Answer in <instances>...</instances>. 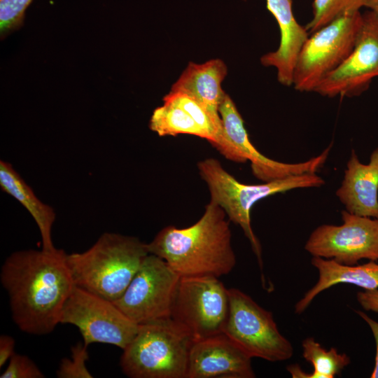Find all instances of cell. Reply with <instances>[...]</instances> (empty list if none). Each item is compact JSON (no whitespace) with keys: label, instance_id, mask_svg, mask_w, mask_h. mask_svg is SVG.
Segmentation results:
<instances>
[{"label":"cell","instance_id":"obj_8","mask_svg":"<svg viewBox=\"0 0 378 378\" xmlns=\"http://www.w3.org/2000/svg\"><path fill=\"white\" fill-rule=\"evenodd\" d=\"M228 312V289L218 278L181 277L171 318L193 342L223 333Z\"/></svg>","mask_w":378,"mask_h":378},{"label":"cell","instance_id":"obj_16","mask_svg":"<svg viewBox=\"0 0 378 378\" xmlns=\"http://www.w3.org/2000/svg\"><path fill=\"white\" fill-rule=\"evenodd\" d=\"M266 5L279 25L280 42L278 48L262 55L260 62L276 69L281 84L292 86L297 58L309 33L295 18L292 0H266Z\"/></svg>","mask_w":378,"mask_h":378},{"label":"cell","instance_id":"obj_15","mask_svg":"<svg viewBox=\"0 0 378 378\" xmlns=\"http://www.w3.org/2000/svg\"><path fill=\"white\" fill-rule=\"evenodd\" d=\"M251 359L223 332L192 342L186 378H253Z\"/></svg>","mask_w":378,"mask_h":378},{"label":"cell","instance_id":"obj_2","mask_svg":"<svg viewBox=\"0 0 378 378\" xmlns=\"http://www.w3.org/2000/svg\"><path fill=\"white\" fill-rule=\"evenodd\" d=\"M224 210L210 200L193 225H169L146 244L150 254L163 259L181 277L228 274L236 265L231 231Z\"/></svg>","mask_w":378,"mask_h":378},{"label":"cell","instance_id":"obj_23","mask_svg":"<svg viewBox=\"0 0 378 378\" xmlns=\"http://www.w3.org/2000/svg\"><path fill=\"white\" fill-rule=\"evenodd\" d=\"M163 102L174 104L187 111L209 135V142L214 146L217 141V130L210 115L196 100L182 92H169Z\"/></svg>","mask_w":378,"mask_h":378},{"label":"cell","instance_id":"obj_17","mask_svg":"<svg viewBox=\"0 0 378 378\" xmlns=\"http://www.w3.org/2000/svg\"><path fill=\"white\" fill-rule=\"evenodd\" d=\"M336 195L349 213L378 219V147L368 164L351 150Z\"/></svg>","mask_w":378,"mask_h":378},{"label":"cell","instance_id":"obj_18","mask_svg":"<svg viewBox=\"0 0 378 378\" xmlns=\"http://www.w3.org/2000/svg\"><path fill=\"white\" fill-rule=\"evenodd\" d=\"M311 262L318 272V279L296 303V314H302L322 291L340 283L355 285L365 290L378 288V263L374 260L363 265H347L332 259L313 256Z\"/></svg>","mask_w":378,"mask_h":378},{"label":"cell","instance_id":"obj_24","mask_svg":"<svg viewBox=\"0 0 378 378\" xmlns=\"http://www.w3.org/2000/svg\"><path fill=\"white\" fill-rule=\"evenodd\" d=\"M33 0H0V34L1 38L22 25L25 11Z\"/></svg>","mask_w":378,"mask_h":378},{"label":"cell","instance_id":"obj_3","mask_svg":"<svg viewBox=\"0 0 378 378\" xmlns=\"http://www.w3.org/2000/svg\"><path fill=\"white\" fill-rule=\"evenodd\" d=\"M148 254L146 244L136 237L104 233L87 251L66 254V260L75 286L114 302Z\"/></svg>","mask_w":378,"mask_h":378},{"label":"cell","instance_id":"obj_30","mask_svg":"<svg viewBox=\"0 0 378 378\" xmlns=\"http://www.w3.org/2000/svg\"><path fill=\"white\" fill-rule=\"evenodd\" d=\"M365 7L369 8L378 16V0H366Z\"/></svg>","mask_w":378,"mask_h":378},{"label":"cell","instance_id":"obj_6","mask_svg":"<svg viewBox=\"0 0 378 378\" xmlns=\"http://www.w3.org/2000/svg\"><path fill=\"white\" fill-rule=\"evenodd\" d=\"M362 23L360 11L342 15L312 34L295 63L293 86L300 92H314L353 50Z\"/></svg>","mask_w":378,"mask_h":378},{"label":"cell","instance_id":"obj_19","mask_svg":"<svg viewBox=\"0 0 378 378\" xmlns=\"http://www.w3.org/2000/svg\"><path fill=\"white\" fill-rule=\"evenodd\" d=\"M0 186L31 214L41 234L42 249L49 251L56 249L51 236L55 220L53 209L41 202L11 164L4 160L0 162Z\"/></svg>","mask_w":378,"mask_h":378},{"label":"cell","instance_id":"obj_10","mask_svg":"<svg viewBox=\"0 0 378 378\" xmlns=\"http://www.w3.org/2000/svg\"><path fill=\"white\" fill-rule=\"evenodd\" d=\"M59 323L77 327L86 346L103 343L122 349L132 341L139 326L113 302L76 286L64 303Z\"/></svg>","mask_w":378,"mask_h":378},{"label":"cell","instance_id":"obj_28","mask_svg":"<svg viewBox=\"0 0 378 378\" xmlns=\"http://www.w3.org/2000/svg\"><path fill=\"white\" fill-rule=\"evenodd\" d=\"M15 341L8 335L0 336V367L6 364L15 354Z\"/></svg>","mask_w":378,"mask_h":378},{"label":"cell","instance_id":"obj_1","mask_svg":"<svg viewBox=\"0 0 378 378\" xmlns=\"http://www.w3.org/2000/svg\"><path fill=\"white\" fill-rule=\"evenodd\" d=\"M64 251L22 250L4 262L0 281L12 318L22 332L44 335L59 323L61 312L75 284Z\"/></svg>","mask_w":378,"mask_h":378},{"label":"cell","instance_id":"obj_27","mask_svg":"<svg viewBox=\"0 0 378 378\" xmlns=\"http://www.w3.org/2000/svg\"><path fill=\"white\" fill-rule=\"evenodd\" d=\"M357 300L365 310L378 313V289L358 292Z\"/></svg>","mask_w":378,"mask_h":378},{"label":"cell","instance_id":"obj_29","mask_svg":"<svg viewBox=\"0 0 378 378\" xmlns=\"http://www.w3.org/2000/svg\"><path fill=\"white\" fill-rule=\"evenodd\" d=\"M358 315L368 323L376 343L377 353L375 357V365L370 376L371 378H378V322L375 321L367 314L360 311L356 312Z\"/></svg>","mask_w":378,"mask_h":378},{"label":"cell","instance_id":"obj_25","mask_svg":"<svg viewBox=\"0 0 378 378\" xmlns=\"http://www.w3.org/2000/svg\"><path fill=\"white\" fill-rule=\"evenodd\" d=\"M88 346L83 342H78L71 347V358L62 360L57 370L59 378H92L93 376L88 370L86 362L89 358Z\"/></svg>","mask_w":378,"mask_h":378},{"label":"cell","instance_id":"obj_12","mask_svg":"<svg viewBox=\"0 0 378 378\" xmlns=\"http://www.w3.org/2000/svg\"><path fill=\"white\" fill-rule=\"evenodd\" d=\"M378 78V16L368 10L354 48L345 61L315 89L322 96L353 97L365 92Z\"/></svg>","mask_w":378,"mask_h":378},{"label":"cell","instance_id":"obj_14","mask_svg":"<svg viewBox=\"0 0 378 378\" xmlns=\"http://www.w3.org/2000/svg\"><path fill=\"white\" fill-rule=\"evenodd\" d=\"M227 68L220 59H210L202 64L189 62L170 92L185 93L200 104L210 115L217 130V141L214 146L227 159L237 157L234 147L225 137L219 107L225 92L222 82Z\"/></svg>","mask_w":378,"mask_h":378},{"label":"cell","instance_id":"obj_4","mask_svg":"<svg viewBox=\"0 0 378 378\" xmlns=\"http://www.w3.org/2000/svg\"><path fill=\"white\" fill-rule=\"evenodd\" d=\"M197 168L201 178L208 186L210 200L219 205L229 220L239 225L248 238L262 273V248L251 222V211L254 204L276 193L296 188H318L325 184V181L316 173L292 176L261 184H245L238 181L214 158L200 161Z\"/></svg>","mask_w":378,"mask_h":378},{"label":"cell","instance_id":"obj_9","mask_svg":"<svg viewBox=\"0 0 378 378\" xmlns=\"http://www.w3.org/2000/svg\"><path fill=\"white\" fill-rule=\"evenodd\" d=\"M180 279L163 259L149 253L113 303L138 325L171 318Z\"/></svg>","mask_w":378,"mask_h":378},{"label":"cell","instance_id":"obj_20","mask_svg":"<svg viewBox=\"0 0 378 378\" xmlns=\"http://www.w3.org/2000/svg\"><path fill=\"white\" fill-rule=\"evenodd\" d=\"M149 127L160 136L190 134L209 140L207 133L187 111L167 102L153 111Z\"/></svg>","mask_w":378,"mask_h":378},{"label":"cell","instance_id":"obj_13","mask_svg":"<svg viewBox=\"0 0 378 378\" xmlns=\"http://www.w3.org/2000/svg\"><path fill=\"white\" fill-rule=\"evenodd\" d=\"M219 113L225 137L239 151L245 162H251L253 175L263 182L316 173L328 158L330 146L319 155L303 162L290 164L273 160L261 154L252 144L241 114L226 93L220 105Z\"/></svg>","mask_w":378,"mask_h":378},{"label":"cell","instance_id":"obj_21","mask_svg":"<svg viewBox=\"0 0 378 378\" xmlns=\"http://www.w3.org/2000/svg\"><path fill=\"white\" fill-rule=\"evenodd\" d=\"M302 346L303 358L314 368L313 372L306 373L305 378H333L350 363L346 354L339 353L334 347L327 351L312 337L304 339Z\"/></svg>","mask_w":378,"mask_h":378},{"label":"cell","instance_id":"obj_7","mask_svg":"<svg viewBox=\"0 0 378 378\" xmlns=\"http://www.w3.org/2000/svg\"><path fill=\"white\" fill-rule=\"evenodd\" d=\"M229 312L223 332L252 358L270 362L290 358L293 348L272 314L237 288L228 289Z\"/></svg>","mask_w":378,"mask_h":378},{"label":"cell","instance_id":"obj_26","mask_svg":"<svg viewBox=\"0 0 378 378\" xmlns=\"http://www.w3.org/2000/svg\"><path fill=\"white\" fill-rule=\"evenodd\" d=\"M44 374L28 356L15 354L8 360L1 378H43Z\"/></svg>","mask_w":378,"mask_h":378},{"label":"cell","instance_id":"obj_22","mask_svg":"<svg viewBox=\"0 0 378 378\" xmlns=\"http://www.w3.org/2000/svg\"><path fill=\"white\" fill-rule=\"evenodd\" d=\"M365 2L366 0H314L312 18L305 28L312 34L342 15L360 11Z\"/></svg>","mask_w":378,"mask_h":378},{"label":"cell","instance_id":"obj_5","mask_svg":"<svg viewBox=\"0 0 378 378\" xmlns=\"http://www.w3.org/2000/svg\"><path fill=\"white\" fill-rule=\"evenodd\" d=\"M192 342L171 318L141 324L122 349L121 370L130 378H186Z\"/></svg>","mask_w":378,"mask_h":378},{"label":"cell","instance_id":"obj_11","mask_svg":"<svg viewBox=\"0 0 378 378\" xmlns=\"http://www.w3.org/2000/svg\"><path fill=\"white\" fill-rule=\"evenodd\" d=\"M342 224H323L309 235L305 250L312 256L354 265L362 259L378 260V219L341 212Z\"/></svg>","mask_w":378,"mask_h":378}]
</instances>
